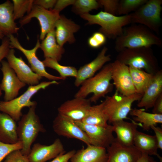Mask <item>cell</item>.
Returning <instances> with one entry per match:
<instances>
[{"instance_id": "obj_41", "label": "cell", "mask_w": 162, "mask_h": 162, "mask_svg": "<svg viewBox=\"0 0 162 162\" xmlns=\"http://www.w3.org/2000/svg\"><path fill=\"white\" fill-rule=\"evenodd\" d=\"M76 151L74 150H72L66 153L61 154L49 162H68Z\"/></svg>"}, {"instance_id": "obj_27", "label": "cell", "mask_w": 162, "mask_h": 162, "mask_svg": "<svg viewBox=\"0 0 162 162\" xmlns=\"http://www.w3.org/2000/svg\"><path fill=\"white\" fill-rule=\"evenodd\" d=\"M55 30L51 31L47 34L40 44V48L43 51L45 58H52L58 62L61 59L64 50L56 41Z\"/></svg>"}, {"instance_id": "obj_12", "label": "cell", "mask_w": 162, "mask_h": 162, "mask_svg": "<svg viewBox=\"0 0 162 162\" xmlns=\"http://www.w3.org/2000/svg\"><path fill=\"white\" fill-rule=\"evenodd\" d=\"M52 128L59 136L77 139L87 146L91 145L87 134L75 122L58 113L53 121Z\"/></svg>"}, {"instance_id": "obj_37", "label": "cell", "mask_w": 162, "mask_h": 162, "mask_svg": "<svg viewBox=\"0 0 162 162\" xmlns=\"http://www.w3.org/2000/svg\"><path fill=\"white\" fill-rule=\"evenodd\" d=\"M101 6L103 7L104 11L116 15L119 0H97Z\"/></svg>"}, {"instance_id": "obj_14", "label": "cell", "mask_w": 162, "mask_h": 162, "mask_svg": "<svg viewBox=\"0 0 162 162\" xmlns=\"http://www.w3.org/2000/svg\"><path fill=\"white\" fill-rule=\"evenodd\" d=\"M1 63L3 78L0 88L4 92V101H9L16 98L20 90L26 84L20 80L8 62L3 60Z\"/></svg>"}, {"instance_id": "obj_46", "label": "cell", "mask_w": 162, "mask_h": 162, "mask_svg": "<svg viewBox=\"0 0 162 162\" xmlns=\"http://www.w3.org/2000/svg\"><path fill=\"white\" fill-rule=\"evenodd\" d=\"M5 37L3 34L0 32V40H2Z\"/></svg>"}, {"instance_id": "obj_15", "label": "cell", "mask_w": 162, "mask_h": 162, "mask_svg": "<svg viewBox=\"0 0 162 162\" xmlns=\"http://www.w3.org/2000/svg\"><path fill=\"white\" fill-rule=\"evenodd\" d=\"M15 52L14 49L10 48L6 58L18 78L29 86L39 84L42 77L34 73L21 57H16Z\"/></svg>"}, {"instance_id": "obj_2", "label": "cell", "mask_w": 162, "mask_h": 162, "mask_svg": "<svg viewBox=\"0 0 162 162\" xmlns=\"http://www.w3.org/2000/svg\"><path fill=\"white\" fill-rule=\"evenodd\" d=\"M111 63L104 66L95 75L85 81L75 95L74 97L86 98L90 94L93 95L89 99L91 103H96L100 98L105 97L112 88Z\"/></svg>"}, {"instance_id": "obj_40", "label": "cell", "mask_w": 162, "mask_h": 162, "mask_svg": "<svg viewBox=\"0 0 162 162\" xmlns=\"http://www.w3.org/2000/svg\"><path fill=\"white\" fill-rule=\"evenodd\" d=\"M57 0H35L34 5L39 6L46 9H52L54 7Z\"/></svg>"}, {"instance_id": "obj_28", "label": "cell", "mask_w": 162, "mask_h": 162, "mask_svg": "<svg viewBox=\"0 0 162 162\" xmlns=\"http://www.w3.org/2000/svg\"><path fill=\"white\" fill-rule=\"evenodd\" d=\"M129 113L134 116L133 120L141 124L144 130H148L152 126L162 123V114L149 113L136 108L132 109Z\"/></svg>"}, {"instance_id": "obj_32", "label": "cell", "mask_w": 162, "mask_h": 162, "mask_svg": "<svg viewBox=\"0 0 162 162\" xmlns=\"http://www.w3.org/2000/svg\"><path fill=\"white\" fill-rule=\"evenodd\" d=\"M33 0H13V15L15 20L22 18L26 13L28 14L34 5Z\"/></svg>"}, {"instance_id": "obj_17", "label": "cell", "mask_w": 162, "mask_h": 162, "mask_svg": "<svg viewBox=\"0 0 162 162\" xmlns=\"http://www.w3.org/2000/svg\"><path fill=\"white\" fill-rule=\"evenodd\" d=\"M65 152L61 141L57 138L49 145L34 144L27 157L30 162H45Z\"/></svg>"}, {"instance_id": "obj_31", "label": "cell", "mask_w": 162, "mask_h": 162, "mask_svg": "<svg viewBox=\"0 0 162 162\" xmlns=\"http://www.w3.org/2000/svg\"><path fill=\"white\" fill-rule=\"evenodd\" d=\"M42 62L45 67L57 71L63 80H65L67 77H73L75 78L76 76L77 70L74 67L61 65L57 61L49 58H45Z\"/></svg>"}, {"instance_id": "obj_11", "label": "cell", "mask_w": 162, "mask_h": 162, "mask_svg": "<svg viewBox=\"0 0 162 162\" xmlns=\"http://www.w3.org/2000/svg\"><path fill=\"white\" fill-rule=\"evenodd\" d=\"M112 80L116 91L124 96L136 93L134 86L129 67L116 60L111 63Z\"/></svg>"}, {"instance_id": "obj_26", "label": "cell", "mask_w": 162, "mask_h": 162, "mask_svg": "<svg viewBox=\"0 0 162 162\" xmlns=\"http://www.w3.org/2000/svg\"><path fill=\"white\" fill-rule=\"evenodd\" d=\"M134 146L142 153L156 156L160 162H162V157L158 153V148L154 135H148L137 130L134 139Z\"/></svg>"}, {"instance_id": "obj_35", "label": "cell", "mask_w": 162, "mask_h": 162, "mask_svg": "<svg viewBox=\"0 0 162 162\" xmlns=\"http://www.w3.org/2000/svg\"><path fill=\"white\" fill-rule=\"evenodd\" d=\"M22 148V144L19 141L15 143L10 144L0 141V162H2L12 152L16 150H21Z\"/></svg>"}, {"instance_id": "obj_19", "label": "cell", "mask_w": 162, "mask_h": 162, "mask_svg": "<svg viewBox=\"0 0 162 162\" xmlns=\"http://www.w3.org/2000/svg\"><path fill=\"white\" fill-rule=\"evenodd\" d=\"M107 48L104 46L97 57L92 61L81 66L77 70L74 85L79 87L86 80L94 75L96 72L111 59L110 55H106Z\"/></svg>"}, {"instance_id": "obj_33", "label": "cell", "mask_w": 162, "mask_h": 162, "mask_svg": "<svg viewBox=\"0 0 162 162\" xmlns=\"http://www.w3.org/2000/svg\"><path fill=\"white\" fill-rule=\"evenodd\" d=\"M147 0H119L116 15H126L135 11L144 4Z\"/></svg>"}, {"instance_id": "obj_21", "label": "cell", "mask_w": 162, "mask_h": 162, "mask_svg": "<svg viewBox=\"0 0 162 162\" xmlns=\"http://www.w3.org/2000/svg\"><path fill=\"white\" fill-rule=\"evenodd\" d=\"M162 94V72L158 71L153 75L148 86L137 104L146 109L152 108L158 98Z\"/></svg>"}, {"instance_id": "obj_5", "label": "cell", "mask_w": 162, "mask_h": 162, "mask_svg": "<svg viewBox=\"0 0 162 162\" xmlns=\"http://www.w3.org/2000/svg\"><path fill=\"white\" fill-rule=\"evenodd\" d=\"M56 81H43L38 84L29 86L26 91L18 97L9 101H0V111L10 116L15 121H19L22 116V109L26 107L37 105L35 101L31 100L32 97L41 89H44L49 86L58 84Z\"/></svg>"}, {"instance_id": "obj_25", "label": "cell", "mask_w": 162, "mask_h": 162, "mask_svg": "<svg viewBox=\"0 0 162 162\" xmlns=\"http://www.w3.org/2000/svg\"><path fill=\"white\" fill-rule=\"evenodd\" d=\"M16 121L8 115L0 111V141L13 144L18 141Z\"/></svg>"}, {"instance_id": "obj_42", "label": "cell", "mask_w": 162, "mask_h": 162, "mask_svg": "<svg viewBox=\"0 0 162 162\" xmlns=\"http://www.w3.org/2000/svg\"><path fill=\"white\" fill-rule=\"evenodd\" d=\"M74 0H58L56 3L53 9L60 12L67 7L73 5L75 2Z\"/></svg>"}, {"instance_id": "obj_7", "label": "cell", "mask_w": 162, "mask_h": 162, "mask_svg": "<svg viewBox=\"0 0 162 162\" xmlns=\"http://www.w3.org/2000/svg\"><path fill=\"white\" fill-rule=\"evenodd\" d=\"M116 60L129 67L151 73L157 68V62L151 47L125 49L119 52Z\"/></svg>"}, {"instance_id": "obj_18", "label": "cell", "mask_w": 162, "mask_h": 162, "mask_svg": "<svg viewBox=\"0 0 162 162\" xmlns=\"http://www.w3.org/2000/svg\"><path fill=\"white\" fill-rule=\"evenodd\" d=\"M106 149L107 154L106 162H136L142 154L134 146H123L116 138Z\"/></svg>"}, {"instance_id": "obj_4", "label": "cell", "mask_w": 162, "mask_h": 162, "mask_svg": "<svg viewBox=\"0 0 162 162\" xmlns=\"http://www.w3.org/2000/svg\"><path fill=\"white\" fill-rule=\"evenodd\" d=\"M36 105L29 108L28 112L22 115L17 125L18 141L21 142L22 148L21 150L24 155L28 156L32 144L40 133H44L46 130L36 114Z\"/></svg>"}, {"instance_id": "obj_39", "label": "cell", "mask_w": 162, "mask_h": 162, "mask_svg": "<svg viewBox=\"0 0 162 162\" xmlns=\"http://www.w3.org/2000/svg\"><path fill=\"white\" fill-rule=\"evenodd\" d=\"M10 49L9 38L8 37L5 36L2 40L0 46V63L3 59L6 57Z\"/></svg>"}, {"instance_id": "obj_44", "label": "cell", "mask_w": 162, "mask_h": 162, "mask_svg": "<svg viewBox=\"0 0 162 162\" xmlns=\"http://www.w3.org/2000/svg\"><path fill=\"white\" fill-rule=\"evenodd\" d=\"M152 108L153 113L162 114V94L156 100Z\"/></svg>"}, {"instance_id": "obj_36", "label": "cell", "mask_w": 162, "mask_h": 162, "mask_svg": "<svg viewBox=\"0 0 162 162\" xmlns=\"http://www.w3.org/2000/svg\"><path fill=\"white\" fill-rule=\"evenodd\" d=\"M106 38L102 33L99 32H96L88 38V44L91 48L97 49L105 43Z\"/></svg>"}, {"instance_id": "obj_47", "label": "cell", "mask_w": 162, "mask_h": 162, "mask_svg": "<svg viewBox=\"0 0 162 162\" xmlns=\"http://www.w3.org/2000/svg\"><path fill=\"white\" fill-rule=\"evenodd\" d=\"M2 90H1L0 88V97L2 96Z\"/></svg>"}, {"instance_id": "obj_9", "label": "cell", "mask_w": 162, "mask_h": 162, "mask_svg": "<svg viewBox=\"0 0 162 162\" xmlns=\"http://www.w3.org/2000/svg\"><path fill=\"white\" fill-rule=\"evenodd\" d=\"M60 16L59 12L52 9L47 10L34 5L31 11L21 19L20 23L23 26L29 23L32 18L37 19L41 28L39 38L43 40L49 32L55 29L56 23Z\"/></svg>"}, {"instance_id": "obj_1", "label": "cell", "mask_w": 162, "mask_h": 162, "mask_svg": "<svg viewBox=\"0 0 162 162\" xmlns=\"http://www.w3.org/2000/svg\"><path fill=\"white\" fill-rule=\"evenodd\" d=\"M162 46L161 40L146 26L134 25L123 28L122 34L116 38L115 48L119 52L125 49L151 47Z\"/></svg>"}, {"instance_id": "obj_34", "label": "cell", "mask_w": 162, "mask_h": 162, "mask_svg": "<svg viewBox=\"0 0 162 162\" xmlns=\"http://www.w3.org/2000/svg\"><path fill=\"white\" fill-rule=\"evenodd\" d=\"M72 10L80 15L88 13L92 10L101 7L97 0H77L73 5Z\"/></svg>"}, {"instance_id": "obj_16", "label": "cell", "mask_w": 162, "mask_h": 162, "mask_svg": "<svg viewBox=\"0 0 162 162\" xmlns=\"http://www.w3.org/2000/svg\"><path fill=\"white\" fill-rule=\"evenodd\" d=\"M91 103L89 99L74 97L58 107V114L74 122H81Z\"/></svg>"}, {"instance_id": "obj_20", "label": "cell", "mask_w": 162, "mask_h": 162, "mask_svg": "<svg viewBox=\"0 0 162 162\" xmlns=\"http://www.w3.org/2000/svg\"><path fill=\"white\" fill-rule=\"evenodd\" d=\"M113 132L116 135V140L120 144L127 146H134V140L138 126L141 124L133 120L129 122L124 120L115 122L112 123Z\"/></svg>"}, {"instance_id": "obj_38", "label": "cell", "mask_w": 162, "mask_h": 162, "mask_svg": "<svg viewBox=\"0 0 162 162\" xmlns=\"http://www.w3.org/2000/svg\"><path fill=\"white\" fill-rule=\"evenodd\" d=\"M4 160L3 162H30L27 156L23 154L20 150L12 152Z\"/></svg>"}, {"instance_id": "obj_10", "label": "cell", "mask_w": 162, "mask_h": 162, "mask_svg": "<svg viewBox=\"0 0 162 162\" xmlns=\"http://www.w3.org/2000/svg\"><path fill=\"white\" fill-rule=\"evenodd\" d=\"M8 37L10 40V48H16L21 51L26 57L32 70L42 77H44L50 81L63 80L60 76H56L48 73L42 61H40L36 55V52L40 48V43L38 37L36 44L32 49L28 50L24 48L20 43L17 38L13 35Z\"/></svg>"}, {"instance_id": "obj_43", "label": "cell", "mask_w": 162, "mask_h": 162, "mask_svg": "<svg viewBox=\"0 0 162 162\" xmlns=\"http://www.w3.org/2000/svg\"><path fill=\"white\" fill-rule=\"evenodd\" d=\"M151 128L154 131L155 135H154L156 139L158 148L162 149V129L159 127L156 126V125L152 126Z\"/></svg>"}, {"instance_id": "obj_24", "label": "cell", "mask_w": 162, "mask_h": 162, "mask_svg": "<svg viewBox=\"0 0 162 162\" xmlns=\"http://www.w3.org/2000/svg\"><path fill=\"white\" fill-rule=\"evenodd\" d=\"M19 28L15 22L13 4L9 0L0 4V32L8 37L16 33Z\"/></svg>"}, {"instance_id": "obj_3", "label": "cell", "mask_w": 162, "mask_h": 162, "mask_svg": "<svg viewBox=\"0 0 162 162\" xmlns=\"http://www.w3.org/2000/svg\"><path fill=\"white\" fill-rule=\"evenodd\" d=\"M80 15L88 24L100 26L99 32L106 38L113 39L122 34L124 26L131 23L130 14L117 16L101 11L94 15L88 13Z\"/></svg>"}, {"instance_id": "obj_8", "label": "cell", "mask_w": 162, "mask_h": 162, "mask_svg": "<svg viewBox=\"0 0 162 162\" xmlns=\"http://www.w3.org/2000/svg\"><path fill=\"white\" fill-rule=\"evenodd\" d=\"M162 4L161 0H147L138 9L130 14L131 23L143 25L158 34L161 24Z\"/></svg>"}, {"instance_id": "obj_13", "label": "cell", "mask_w": 162, "mask_h": 162, "mask_svg": "<svg viewBox=\"0 0 162 162\" xmlns=\"http://www.w3.org/2000/svg\"><path fill=\"white\" fill-rule=\"evenodd\" d=\"M75 122L87 134L91 145L106 149L115 139L112 125L102 126L86 124L82 122Z\"/></svg>"}, {"instance_id": "obj_30", "label": "cell", "mask_w": 162, "mask_h": 162, "mask_svg": "<svg viewBox=\"0 0 162 162\" xmlns=\"http://www.w3.org/2000/svg\"><path fill=\"white\" fill-rule=\"evenodd\" d=\"M129 67L136 92L142 95L151 82L153 74L143 70Z\"/></svg>"}, {"instance_id": "obj_6", "label": "cell", "mask_w": 162, "mask_h": 162, "mask_svg": "<svg viewBox=\"0 0 162 162\" xmlns=\"http://www.w3.org/2000/svg\"><path fill=\"white\" fill-rule=\"evenodd\" d=\"M142 96L137 93L124 96L116 91L112 96H107L102 103L108 122L112 124L127 118L133 104L136 101H139Z\"/></svg>"}, {"instance_id": "obj_29", "label": "cell", "mask_w": 162, "mask_h": 162, "mask_svg": "<svg viewBox=\"0 0 162 162\" xmlns=\"http://www.w3.org/2000/svg\"><path fill=\"white\" fill-rule=\"evenodd\" d=\"M82 123L86 124L102 126H106L108 119L101 103L91 106L88 109L83 119Z\"/></svg>"}, {"instance_id": "obj_22", "label": "cell", "mask_w": 162, "mask_h": 162, "mask_svg": "<svg viewBox=\"0 0 162 162\" xmlns=\"http://www.w3.org/2000/svg\"><path fill=\"white\" fill-rule=\"evenodd\" d=\"M55 28L56 41L59 45L63 46L67 42L71 44L75 42L74 34L78 31L80 26L64 16L60 15L56 23Z\"/></svg>"}, {"instance_id": "obj_45", "label": "cell", "mask_w": 162, "mask_h": 162, "mask_svg": "<svg viewBox=\"0 0 162 162\" xmlns=\"http://www.w3.org/2000/svg\"><path fill=\"white\" fill-rule=\"evenodd\" d=\"M136 162H157L150 155L142 153V155Z\"/></svg>"}, {"instance_id": "obj_23", "label": "cell", "mask_w": 162, "mask_h": 162, "mask_svg": "<svg viewBox=\"0 0 162 162\" xmlns=\"http://www.w3.org/2000/svg\"><path fill=\"white\" fill-rule=\"evenodd\" d=\"M106 148L90 145L76 151L70 159L71 162H106Z\"/></svg>"}]
</instances>
